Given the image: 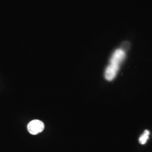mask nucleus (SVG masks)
Returning a JSON list of instances; mask_svg holds the SVG:
<instances>
[{"label":"nucleus","mask_w":152,"mask_h":152,"mask_svg":"<svg viewBox=\"0 0 152 152\" xmlns=\"http://www.w3.org/2000/svg\"><path fill=\"white\" fill-rule=\"evenodd\" d=\"M125 52L121 49H117L114 51L110 60V64L120 65L122 61L125 59Z\"/></svg>","instance_id":"7ed1b4c3"},{"label":"nucleus","mask_w":152,"mask_h":152,"mask_svg":"<svg viewBox=\"0 0 152 152\" xmlns=\"http://www.w3.org/2000/svg\"><path fill=\"white\" fill-rule=\"evenodd\" d=\"M28 131L32 135H37L42 132L45 129L44 122L38 120H33L28 125Z\"/></svg>","instance_id":"f257e3e1"},{"label":"nucleus","mask_w":152,"mask_h":152,"mask_svg":"<svg viewBox=\"0 0 152 152\" xmlns=\"http://www.w3.org/2000/svg\"><path fill=\"white\" fill-rule=\"evenodd\" d=\"M149 135H150L149 131L147 130L144 131L143 134L141 135V136L140 137V138L139 139V141L140 144H141L142 145L146 144L147 140L149 139Z\"/></svg>","instance_id":"20e7f679"},{"label":"nucleus","mask_w":152,"mask_h":152,"mask_svg":"<svg viewBox=\"0 0 152 152\" xmlns=\"http://www.w3.org/2000/svg\"><path fill=\"white\" fill-rule=\"evenodd\" d=\"M120 65L110 64L107 66L105 72V78L109 81H112L117 74Z\"/></svg>","instance_id":"f03ea898"}]
</instances>
